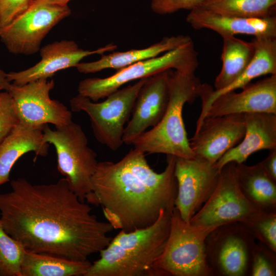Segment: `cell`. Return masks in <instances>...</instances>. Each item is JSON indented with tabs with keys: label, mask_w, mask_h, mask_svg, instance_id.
Instances as JSON below:
<instances>
[{
	"label": "cell",
	"mask_w": 276,
	"mask_h": 276,
	"mask_svg": "<svg viewBox=\"0 0 276 276\" xmlns=\"http://www.w3.org/2000/svg\"><path fill=\"white\" fill-rule=\"evenodd\" d=\"M275 6L276 0H205L199 7L224 16L265 17L275 14Z\"/></svg>",
	"instance_id": "obj_25"
},
{
	"label": "cell",
	"mask_w": 276,
	"mask_h": 276,
	"mask_svg": "<svg viewBox=\"0 0 276 276\" xmlns=\"http://www.w3.org/2000/svg\"><path fill=\"white\" fill-rule=\"evenodd\" d=\"M252 275L273 276L275 270L269 259L264 255L259 253L255 256L252 268Z\"/></svg>",
	"instance_id": "obj_32"
},
{
	"label": "cell",
	"mask_w": 276,
	"mask_h": 276,
	"mask_svg": "<svg viewBox=\"0 0 276 276\" xmlns=\"http://www.w3.org/2000/svg\"><path fill=\"white\" fill-rule=\"evenodd\" d=\"M51 129L46 124L43 141L52 144L56 152L57 169L68 182L70 189L85 202L91 192V178L98 162L96 153L88 145L81 126L73 121Z\"/></svg>",
	"instance_id": "obj_6"
},
{
	"label": "cell",
	"mask_w": 276,
	"mask_h": 276,
	"mask_svg": "<svg viewBox=\"0 0 276 276\" xmlns=\"http://www.w3.org/2000/svg\"><path fill=\"white\" fill-rule=\"evenodd\" d=\"M167 155V166L160 173L150 167L145 153L134 148L117 162H98L86 200L102 206L114 229L130 232L151 225L162 210L172 212L175 208L176 156Z\"/></svg>",
	"instance_id": "obj_2"
},
{
	"label": "cell",
	"mask_w": 276,
	"mask_h": 276,
	"mask_svg": "<svg viewBox=\"0 0 276 276\" xmlns=\"http://www.w3.org/2000/svg\"><path fill=\"white\" fill-rule=\"evenodd\" d=\"M26 249L8 234L0 222V276H21V266Z\"/></svg>",
	"instance_id": "obj_27"
},
{
	"label": "cell",
	"mask_w": 276,
	"mask_h": 276,
	"mask_svg": "<svg viewBox=\"0 0 276 276\" xmlns=\"http://www.w3.org/2000/svg\"><path fill=\"white\" fill-rule=\"evenodd\" d=\"M242 89L240 93L231 91L217 97L205 117L252 112L276 114V75L250 83Z\"/></svg>",
	"instance_id": "obj_16"
},
{
	"label": "cell",
	"mask_w": 276,
	"mask_h": 276,
	"mask_svg": "<svg viewBox=\"0 0 276 276\" xmlns=\"http://www.w3.org/2000/svg\"><path fill=\"white\" fill-rule=\"evenodd\" d=\"M254 55L243 73L225 88L215 90L208 84H202L199 97L201 110L199 116L203 119L213 101L224 93L235 91L250 83L260 76L276 75V38L255 37Z\"/></svg>",
	"instance_id": "obj_19"
},
{
	"label": "cell",
	"mask_w": 276,
	"mask_h": 276,
	"mask_svg": "<svg viewBox=\"0 0 276 276\" xmlns=\"http://www.w3.org/2000/svg\"><path fill=\"white\" fill-rule=\"evenodd\" d=\"M192 39L188 35H177L165 37L159 41L148 47L126 51L114 52L104 55L98 60L80 62L75 67L79 73H95L112 68L119 70L133 63L158 56L175 49Z\"/></svg>",
	"instance_id": "obj_21"
},
{
	"label": "cell",
	"mask_w": 276,
	"mask_h": 276,
	"mask_svg": "<svg viewBox=\"0 0 276 276\" xmlns=\"http://www.w3.org/2000/svg\"><path fill=\"white\" fill-rule=\"evenodd\" d=\"M32 0H0V31L24 12Z\"/></svg>",
	"instance_id": "obj_31"
},
{
	"label": "cell",
	"mask_w": 276,
	"mask_h": 276,
	"mask_svg": "<svg viewBox=\"0 0 276 276\" xmlns=\"http://www.w3.org/2000/svg\"><path fill=\"white\" fill-rule=\"evenodd\" d=\"M198 65V54L192 40L158 56L117 70L109 77L84 79L78 84V94L97 102L132 81L149 77L172 68L195 72Z\"/></svg>",
	"instance_id": "obj_8"
},
{
	"label": "cell",
	"mask_w": 276,
	"mask_h": 276,
	"mask_svg": "<svg viewBox=\"0 0 276 276\" xmlns=\"http://www.w3.org/2000/svg\"><path fill=\"white\" fill-rule=\"evenodd\" d=\"M205 0H151V8L155 13L165 15L181 10L190 11L199 7Z\"/></svg>",
	"instance_id": "obj_30"
},
{
	"label": "cell",
	"mask_w": 276,
	"mask_h": 276,
	"mask_svg": "<svg viewBox=\"0 0 276 276\" xmlns=\"http://www.w3.org/2000/svg\"><path fill=\"white\" fill-rule=\"evenodd\" d=\"M235 170L241 190L255 206L263 212L275 208V180L260 163L250 166L243 163L235 164Z\"/></svg>",
	"instance_id": "obj_22"
},
{
	"label": "cell",
	"mask_w": 276,
	"mask_h": 276,
	"mask_svg": "<svg viewBox=\"0 0 276 276\" xmlns=\"http://www.w3.org/2000/svg\"><path fill=\"white\" fill-rule=\"evenodd\" d=\"M186 20L196 30L209 29L221 37L237 34L276 38L275 15L265 17L224 16L201 7L190 11Z\"/></svg>",
	"instance_id": "obj_17"
},
{
	"label": "cell",
	"mask_w": 276,
	"mask_h": 276,
	"mask_svg": "<svg viewBox=\"0 0 276 276\" xmlns=\"http://www.w3.org/2000/svg\"><path fill=\"white\" fill-rule=\"evenodd\" d=\"M43 2L59 5H66L71 0H40Z\"/></svg>",
	"instance_id": "obj_35"
},
{
	"label": "cell",
	"mask_w": 276,
	"mask_h": 276,
	"mask_svg": "<svg viewBox=\"0 0 276 276\" xmlns=\"http://www.w3.org/2000/svg\"><path fill=\"white\" fill-rule=\"evenodd\" d=\"M0 194V222L29 251L84 261L106 247L114 229L70 189L64 177L33 185L24 178Z\"/></svg>",
	"instance_id": "obj_1"
},
{
	"label": "cell",
	"mask_w": 276,
	"mask_h": 276,
	"mask_svg": "<svg viewBox=\"0 0 276 276\" xmlns=\"http://www.w3.org/2000/svg\"><path fill=\"white\" fill-rule=\"evenodd\" d=\"M43 126L19 123L0 144V185L9 181L11 170L23 155L33 152L36 156H45L49 144L43 141Z\"/></svg>",
	"instance_id": "obj_20"
},
{
	"label": "cell",
	"mask_w": 276,
	"mask_h": 276,
	"mask_svg": "<svg viewBox=\"0 0 276 276\" xmlns=\"http://www.w3.org/2000/svg\"><path fill=\"white\" fill-rule=\"evenodd\" d=\"M68 6L32 0L29 7L0 31V39L9 52L31 55L40 49L43 39L71 14Z\"/></svg>",
	"instance_id": "obj_10"
},
{
	"label": "cell",
	"mask_w": 276,
	"mask_h": 276,
	"mask_svg": "<svg viewBox=\"0 0 276 276\" xmlns=\"http://www.w3.org/2000/svg\"><path fill=\"white\" fill-rule=\"evenodd\" d=\"M217 254L218 265L224 274L243 275L247 269L248 253L245 241L236 235L222 240Z\"/></svg>",
	"instance_id": "obj_26"
},
{
	"label": "cell",
	"mask_w": 276,
	"mask_h": 276,
	"mask_svg": "<svg viewBox=\"0 0 276 276\" xmlns=\"http://www.w3.org/2000/svg\"><path fill=\"white\" fill-rule=\"evenodd\" d=\"M269 151L268 156L259 163L266 173L276 181V149Z\"/></svg>",
	"instance_id": "obj_33"
},
{
	"label": "cell",
	"mask_w": 276,
	"mask_h": 276,
	"mask_svg": "<svg viewBox=\"0 0 276 276\" xmlns=\"http://www.w3.org/2000/svg\"><path fill=\"white\" fill-rule=\"evenodd\" d=\"M202 84L195 72L169 71V101L159 123L136 139L132 145L145 153H164L186 158L195 157L182 117L186 103L199 97Z\"/></svg>",
	"instance_id": "obj_4"
},
{
	"label": "cell",
	"mask_w": 276,
	"mask_h": 276,
	"mask_svg": "<svg viewBox=\"0 0 276 276\" xmlns=\"http://www.w3.org/2000/svg\"><path fill=\"white\" fill-rule=\"evenodd\" d=\"M11 82L8 80L7 73L0 68V92L7 91Z\"/></svg>",
	"instance_id": "obj_34"
},
{
	"label": "cell",
	"mask_w": 276,
	"mask_h": 276,
	"mask_svg": "<svg viewBox=\"0 0 276 276\" xmlns=\"http://www.w3.org/2000/svg\"><path fill=\"white\" fill-rule=\"evenodd\" d=\"M221 55L222 68L214 82L215 90L225 88L244 71L255 53V45L235 36H224Z\"/></svg>",
	"instance_id": "obj_23"
},
{
	"label": "cell",
	"mask_w": 276,
	"mask_h": 276,
	"mask_svg": "<svg viewBox=\"0 0 276 276\" xmlns=\"http://www.w3.org/2000/svg\"><path fill=\"white\" fill-rule=\"evenodd\" d=\"M244 114V135L239 144L216 162L215 166L220 171L228 163H244L256 152L276 149V114L267 112Z\"/></svg>",
	"instance_id": "obj_18"
},
{
	"label": "cell",
	"mask_w": 276,
	"mask_h": 276,
	"mask_svg": "<svg viewBox=\"0 0 276 276\" xmlns=\"http://www.w3.org/2000/svg\"><path fill=\"white\" fill-rule=\"evenodd\" d=\"M220 171L206 160L195 157H176L174 176L177 182L175 208L188 222L213 192Z\"/></svg>",
	"instance_id": "obj_12"
},
{
	"label": "cell",
	"mask_w": 276,
	"mask_h": 276,
	"mask_svg": "<svg viewBox=\"0 0 276 276\" xmlns=\"http://www.w3.org/2000/svg\"><path fill=\"white\" fill-rule=\"evenodd\" d=\"M235 164L228 163L221 169L213 192L190 219V223L214 231L234 222H249L266 213L243 192L236 177Z\"/></svg>",
	"instance_id": "obj_9"
},
{
	"label": "cell",
	"mask_w": 276,
	"mask_h": 276,
	"mask_svg": "<svg viewBox=\"0 0 276 276\" xmlns=\"http://www.w3.org/2000/svg\"><path fill=\"white\" fill-rule=\"evenodd\" d=\"M148 78L119 88L101 102L78 94L70 101L71 110L85 112L89 117L96 140L112 151H117L124 144L125 124L130 118L137 94Z\"/></svg>",
	"instance_id": "obj_7"
},
{
	"label": "cell",
	"mask_w": 276,
	"mask_h": 276,
	"mask_svg": "<svg viewBox=\"0 0 276 276\" xmlns=\"http://www.w3.org/2000/svg\"><path fill=\"white\" fill-rule=\"evenodd\" d=\"M245 131L244 114L206 117L189 141L195 157L212 164L239 144Z\"/></svg>",
	"instance_id": "obj_13"
},
{
	"label": "cell",
	"mask_w": 276,
	"mask_h": 276,
	"mask_svg": "<svg viewBox=\"0 0 276 276\" xmlns=\"http://www.w3.org/2000/svg\"><path fill=\"white\" fill-rule=\"evenodd\" d=\"M169 71L148 77L141 88L124 129V144L132 145L148 128L155 127L162 120L169 101Z\"/></svg>",
	"instance_id": "obj_15"
},
{
	"label": "cell",
	"mask_w": 276,
	"mask_h": 276,
	"mask_svg": "<svg viewBox=\"0 0 276 276\" xmlns=\"http://www.w3.org/2000/svg\"><path fill=\"white\" fill-rule=\"evenodd\" d=\"M19 123L11 95L7 91L0 92V144Z\"/></svg>",
	"instance_id": "obj_28"
},
{
	"label": "cell",
	"mask_w": 276,
	"mask_h": 276,
	"mask_svg": "<svg viewBox=\"0 0 276 276\" xmlns=\"http://www.w3.org/2000/svg\"><path fill=\"white\" fill-rule=\"evenodd\" d=\"M172 212L163 210L151 225L121 231L99 252L84 276H154L170 228Z\"/></svg>",
	"instance_id": "obj_3"
},
{
	"label": "cell",
	"mask_w": 276,
	"mask_h": 276,
	"mask_svg": "<svg viewBox=\"0 0 276 276\" xmlns=\"http://www.w3.org/2000/svg\"><path fill=\"white\" fill-rule=\"evenodd\" d=\"M91 264L88 260L73 261L26 250L21 276H84Z\"/></svg>",
	"instance_id": "obj_24"
},
{
	"label": "cell",
	"mask_w": 276,
	"mask_h": 276,
	"mask_svg": "<svg viewBox=\"0 0 276 276\" xmlns=\"http://www.w3.org/2000/svg\"><path fill=\"white\" fill-rule=\"evenodd\" d=\"M117 48V45L109 43L96 50H87L80 48L73 40L56 41L40 49L41 60L36 64L23 71L9 72L7 77L9 82L17 85L47 79L61 70L76 67L86 57L113 52Z\"/></svg>",
	"instance_id": "obj_14"
},
{
	"label": "cell",
	"mask_w": 276,
	"mask_h": 276,
	"mask_svg": "<svg viewBox=\"0 0 276 276\" xmlns=\"http://www.w3.org/2000/svg\"><path fill=\"white\" fill-rule=\"evenodd\" d=\"M256 229L262 241L273 251L276 250V216L274 213H264L255 220L246 223Z\"/></svg>",
	"instance_id": "obj_29"
},
{
	"label": "cell",
	"mask_w": 276,
	"mask_h": 276,
	"mask_svg": "<svg viewBox=\"0 0 276 276\" xmlns=\"http://www.w3.org/2000/svg\"><path fill=\"white\" fill-rule=\"evenodd\" d=\"M53 79H39L24 85L11 83L7 91L11 95L19 123L31 126L53 124L55 127L72 121L71 110L59 101L52 99L50 92Z\"/></svg>",
	"instance_id": "obj_11"
},
{
	"label": "cell",
	"mask_w": 276,
	"mask_h": 276,
	"mask_svg": "<svg viewBox=\"0 0 276 276\" xmlns=\"http://www.w3.org/2000/svg\"><path fill=\"white\" fill-rule=\"evenodd\" d=\"M213 232L184 221L174 208L167 242L154 264L156 275H209L205 242Z\"/></svg>",
	"instance_id": "obj_5"
}]
</instances>
